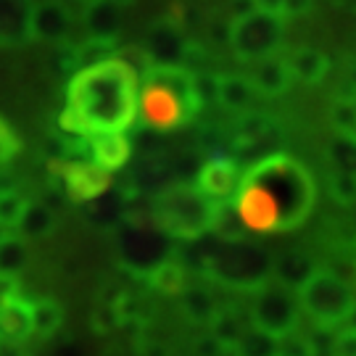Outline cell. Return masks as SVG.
<instances>
[{
	"label": "cell",
	"instance_id": "1",
	"mask_svg": "<svg viewBox=\"0 0 356 356\" xmlns=\"http://www.w3.org/2000/svg\"><path fill=\"white\" fill-rule=\"evenodd\" d=\"M138 74L116 56L79 69L66 90L58 127L72 138L124 132L138 116Z\"/></svg>",
	"mask_w": 356,
	"mask_h": 356
},
{
	"label": "cell",
	"instance_id": "2",
	"mask_svg": "<svg viewBox=\"0 0 356 356\" xmlns=\"http://www.w3.org/2000/svg\"><path fill=\"white\" fill-rule=\"evenodd\" d=\"M245 182H254L261 191H267L272 204L277 209V229L301 227L317 201V185L301 161H296L285 153H272L259 159L254 166L243 172Z\"/></svg>",
	"mask_w": 356,
	"mask_h": 356
},
{
	"label": "cell",
	"instance_id": "3",
	"mask_svg": "<svg viewBox=\"0 0 356 356\" xmlns=\"http://www.w3.org/2000/svg\"><path fill=\"white\" fill-rule=\"evenodd\" d=\"M216 204L191 182H172L151 198V222L175 241H198L211 229Z\"/></svg>",
	"mask_w": 356,
	"mask_h": 356
},
{
	"label": "cell",
	"instance_id": "4",
	"mask_svg": "<svg viewBox=\"0 0 356 356\" xmlns=\"http://www.w3.org/2000/svg\"><path fill=\"white\" fill-rule=\"evenodd\" d=\"M204 275L216 285L235 291H259L272 280V254L259 243H219L201 259Z\"/></svg>",
	"mask_w": 356,
	"mask_h": 356
},
{
	"label": "cell",
	"instance_id": "5",
	"mask_svg": "<svg viewBox=\"0 0 356 356\" xmlns=\"http://www.w3.org/2000/svg\"><path fill=\"white\" fill-rule=\"evenodd\" d=\"M298 306L317 327L335 330L354 314V288L335 277L327 269H314V275L298 288Z\"/></svg>",
	"mask_w": 356,
	"mask_h": 356
},
{
	"label": "cell",
	"instance_id": "6",
	"mask_svg": "<svg viewBox=\"0 0 356 356\" xmlns=\"http://www.w3.org/2000/svg\"><path fill=\"white\" fill-rule=\"evenodd\" d=\"M227 42L238 61L254 64V61L269 58L282 45V19L248 8L232 19L227 29Z\"/></svg>",
	"mask_w": 356,
	"mask_h": 356
},
{
	"label": "cell",
	"instance_id": "7",
	"mask_svg": "<svg viewBox=\"0 0 356 356\" xmlns=\"http://www.w3.org/2000/svg\"><path fill=\"white\" fill-rule=\"evenodd\" d=\"M116 251H119L122 267L132 272L135 277H143V280L156 264H161L172 254L164 232L153 222H143V219L140 222L122 219V227L116 235Z\"/></svg>",
	"mask_w": 356,
	"mask_h": 356
},
{
	"label": "cell",
	"instance_id": "8",
	"mask_svg": "<svg viewBox=\"0 0 356 356\" xmlns=\"http://www.w3.org/2000/svg\"><path fill=\"white\" fill-rule=\"evenodd\" d=\"M251 327L280 341L298 327V298L296 293L269 280L254 291L251 301Z\"/></svg>",
	"mask_w": 356,
	"mask_h": 356
},
{
	"label": "cell",
	"instance_id": "9",
	"mask_svg": "<svg viewBox=\"0 0 356 356\" xmlns=\"http://www.w3.org/2000/svg\"><path fill=\"white\" fill-rule=\"evenodd\" d=\"M51 172L64 177L66 198L72 204H88V201L103 198L114 188L111 172H106L92 161H61V159H56L51 164Z\"/></svg>",
	"mask_w": 356,
	"mask_h": 356
},
{
	"label": "cell",
	"instance_id": "10",
	"mask_svg": "<svg viewBox=\"0 0 356 356\" xmlns=\"http://www.w3.org/2000/svg\"><path fill=\"white\" fill-rule=\"evenodd\" d=\"M138 111L143 124L153 132H169L188 122L182 103L156 82H143V90H138Z\"/></svg>",
	"mask_w": 356,
	"mask_h": 356
},
{
	"label": "cell",
	"instance_id": "11",
	"mask_svg": "<svg viewBox=\"0 0 356 356\" xmlns=\"http://www.w3.org/2000/svg\"><path fill=\"white\" fill-rule=\"evenodd\" d=\"M243 169L235 159H211L204 161L195 175V191L211 204H229L241 188Z\"/></svg>",
	"mask_w": 356,
	"mask_h": 356
},
{
	"label": "cell",
	"instance_id": "12",
	"mask_svg": "<svg viewBox=\"0 0 356 356\" xmlns=\"http://www.w3.org/2000/svg\"><path fill=\"white\" fill-rule=\"evenodd\" d=\"M32 335V301L19 293L16 282L0 293V341L24 343Z\"/></svg>",
	"mask_w": 356,
	"mask_h": 356
},
{
	"label": "cell",
	"instance_id": "13",
	"mask_svg": "<svg viewBox=\"0 0 356 356\" xmlns=\"http://www.w3.org/2000/svg\"><path fill=\"white\" fill-rule=\"evenodd\" d=\"M191 48V40L182 35V29L169 22L151 26L143 51L148 53L151 66H185V56Z\"/></svg>",
	"mask_w": 356,
	"mask_h": 356
},
{
	"label": "cell",
	"instance_id": "14",
	"mask_svg": "<svg viewBox=\"0 0 356 356\" xmlns=\"http://www.w3.org/2000/svg\"><path fill=\"white\" fill-rule=\"evenodd\" d=\"M72 32V13L58 0H45L32 6L29 13V38L42 42H64Z\"/></svg>",
	"mask_w": 356,
	"mask_h": 356
},
{
	"label": "cell",
	"instance_id": "15",
	"mask_svg": "<svg viewBox=\"0 0 356 356\" xmlns=\"http://www.w3.org/2000/svg\"><path fill=\"white\" fill-rule=\"evenodd\" d=\"M90 140V161L98 164L106 172L124 169L132 156V140L124 132H106V135H92Z\"/></svg>",
	"mask_w": 356,
	"mask_h": 356
},
{
	"label": "cell",
	"instance_id": "16",
	"mask_svg": "<svg viewBox=\"0 0 356 356\" xmlns=\"http://www.w3.org/2000/svg\"><path fill=\"white\" fill-rule=\"evenodd\" d=\"M245 79H248V85L254 88V92L267 95V98L282 95L293 82L285 58H272V56H269V58H261V61H254V66H251V72H248Z\"/></svg>",
	"mask_w": 356,
	"mask_h": 356
},
{
	"label": "cell",
	"instance_id": "17",
	"mask_svg": "<svg viewBox=\"0 0 356 356\" xmlns=\"http://www.w3.org/2000/svg\"><path fill=\"white\" fill-rule=\"evenodd\" d=\"M85 32L92 40H116L122 32V8L111 0H85Z\"/></svg>",
	"mask_w": 356,
	"mask_h": 356
},
{
	"label": "cell",
	"instance_id": "18",
	"mask_svg": "<svg viewBox=\"0 0 356 356\" xmlns=\"http://www.w3.org/2000/svg\"><path fill=\"white\" fill-rule=\"evenodd\" d=\"M32 0H0V45H22L29 40Z\"/></svg>",
	"mask_w": 356,
	"mask_h": 356
},
{
	"label": "cell",
	"instance_id": "19",
	"mask_svg": "<svg viewBox=\"0 0 356 356\" xmlns=\"http://www.w3.org/2000/svg\"><path fill=\"white\" fill-rule=\"evenodd\" d=\"M285 64H288L293 79H298L304 85H319L330 69V58L319 48H296L293 53H288Z\"/></svg>",
	"mask_w": 356,
	"mask_h": 356
},
{
	"label": "cell",
	"instance_id": "20",
	"mask_svg": "<svg viewBox=\"0 0 356 356\" xmlns=\"http://www.w3.org/2000/svg\"><path fill=\"white\" fill-rule=\"evenodd\" d=\"M314 261L304 254H282L272 259V280L280 282L288 291H298L312 275H314Z\"/></svg>",
	"mask_w": 356,
	"mask_h": 356
},
{
	"label": "cell",
	"instance_id": "21",
	"mask_svg": "<svg viewBox=\"0 0 356 356\" xmlns=\"http://www.w3.org/2000/svg\"><path fill=\"white\" fill-rule=\"evenodd\" d=\"M214 101L227 111H245L254 101V88L241 74H216Z\"/></svg>",
	"mask_w": 356,
	"mask_h": 356
},
{
	"label": "cell",
	"instance_id": "22",
	"mask_svg": "<svg viewBox=\"0 0 356 356\" xmlns=\"http://www.w3.org/2000/svg\"><path fill=\"white\" fill-rule=\"evenodd\" d=\"M179 304H182V314L191 319L193 325H211V319L219 312L214 293L204 285H188L179 293Z\"/></svg>",
	"mask_w": 356,
	"mask_h": 356
},
{
	"label": "cell",
	"instance_id": "23",
	"mask_svg": "<svg viewBox=\"0 0 356 356\" xmlns=\"http://www.w3.org/2000/svg\"><path fill=\"white\" fill-rule=\"evenodd\" d=\"M145 282L156 293H161V296H179L188 288V272H185V267L179 264L177 259L169 256V259H164L161 264H156L145 275Z\"/></svg>",
	"mask_w": 356,
	"mask_h": 356
},
{
	"label": "cell",
	"instance_id": "24",
	"mask_svg": "<svg viewBox=\"0 0 356 356\" xmlns=\"http://www.w3.org/2000/svg\"><path fill=\"white\" fill-rule=\"evenodd\" d=\"M19 238L24 241H40L56 232V214L45 204H26L22 222L16 225Z\"/></svg>",
	"mask_w": 356,
	"mask_h": 356
},
{
	"label": "cell",
	"instance_id": "25",
	"mask_svg": "<svg viewBox=\"0 0 356 356\" xmlns=\"http://www.w3.org/2000/svg\"><path fill=\"white\" fill-rule=\"evenodd\" d=\"M26 241L16 232L0 241V282H16L19 272L26 267Z\"/></svg>",
	"mask_w": 356,
	"mask_h": 356
},
{
	"label": "cell",
	"instance_id": "26",
	"mask_svg": "<svg viewBox=\"0 0 356 356\" xmlns=\"http://www.w3.org/2000/svg\"><path fill=\"white\" fill-rule=\"evenodd\" d=\"M64 325V309L53 298H40L32 301V335L38 332L40 338H51L61 330Z\"/></svg>",
	"mask_w": 356,
	"mask_h": 356
},
{
	"label": "cell",
	"instance_id": "27",
	"mask_svg": "<svg viewBox=\"0 0 356 356\" xmlns=\"http://www.w3.org/2000/svg\"><path fill=\"white\" fill-rule=\"evenodd\" d=\"M211 235H214V241L219 243H243L248 241V229L243 227V222L238 219L235 214V209H229L227 204H216V211H214V222H211V229H209Z\"/></svg>",
	"mask_w": 356,
	"mask_h": 356
},
{
	"label": "cell",
	"instance_id": "28",
	"mask_svg": "<svg viewBox=\"0 0 356 356\" xmlns=\"http://www.w3.org/2000/svg\"><path fill=\"white\" fill-rule=\"evenodd\" d=\"M209 327H211L209 335H211L222 348H227V351H232V346L238 343L241 335L245 332V325H243L241 317L235 314V309H219Z\"/></svg>",
	"mask_w": 356,
	"mask_h": 356
},
{
	"label": "cell",
	"instance_id": "29",
	"mask_svg": "<svg viewBox=\"0 0 356 356\" xmlns=\"http://www.w3.org/2000/svg\"><path fill=\"white\" fill-rule=\"evenodd\" d=\"M330 124L338 138L356 143V108H354V98H351V95L335 98V103H332V108H330Z\"/></svg>",
	"mask_w": 356,
	"mask_h": 356
},
{
	"label": "cell",
	"instance_id": "30",
	"mask_svg": "<svg viewBox=\"0 0 356 356\" xmlns=\"http://www.w3.org/2000/svg\"><path fill=\"white\" fill-rule=\"evenodd\" d=\"M114 45H116V40L88 38L82 45H76L74 53H72V66L79 72V69H88V66L98 64V61H103V58L114 56Z\"/></svg>",
	"mask_w": 356,
	"mask_h": 356
},
{
	"label": "cell",
	"instance_id": "31",
	"mask_svg": "<svg viewBox=\"0 0 356 356\" xmlns=\"http://www.w3.org/2000/svg\"><path fill=\"white\" fill-rule=\"evenodd\" d=\"M275 351H277V341L254 327H245L241 341L232 346V356H275Z\"/></svg>",
	"mask_w": 356,
	"mask_h": 356
},
{
	"label": "cell",
	"instance_id": "32",
	"mask_svg": "<svg viewBox=\"0 0 356 356\" xmlns=\"http://www.w3.org/2000/svg\"><path fill=\"white\" fill-rule=\"evenodd\" d=\"M26 198H22L16 191H0V225L8 229H16L22 222V214L26 209Z\"/></svg>",
	"mask_w": 356,
	"mask_h": 356
},
{
	"label": "cell",
	"instance_id": "33",
	"mask_svg": "<svg viewBox=\"0 0 356 356\" xmlns=\"http://www.w3.org/2000/svg\"><path fill=\"white\" fill-rule=\"evenodd\" d=\"M330 193L341 206H351L356 198V179L354 172H335L330 177Z\"/></svg>",
	"mask_w": 356,
	"mask_h": 356
},
{
	"label": "cell",
	"instance_id": "34",
	"mask_svg": "<svg viewBox=\"0 0 356 356\" xmlns=\"http://www.w3.org/2000/svg\"><path fill=\"white\" fill-rule=\"evenodd\" d=\"M22 151V140L11 127V122L6 116H0V164H8L16 153Z\"/></svg>",
	"mask_w": 356,
	"mask_h": 356
},
{
	"label": "cell",
	"instance_id": "35",
	"mask_svg": "<svg viewBox=\"0 0 356 356\" xmlns=\"http://www.w3.org/2000/svg\"><path fill=\"white\" fill-rule=\"evenodd\" d=\"M330 156L338 161V172H354V143L343 140L335 135V143L330 145Z\"/></svg>",
	"mask_w": 356,
	"mask_h": 356
},
{
	"label": "cell",
	"instance_id": "36",
	"mask_svg": "<svg viewBox=\"0 0 356 356\" xmlns=\"http://www.w3.org/2000/svg\"><path fill=\"white\" fill-rule=\"evenodd\" d=\"M275 356H312V351H309L306 338L291 332V335H285V338L277 341V351H275Z\"/></svg>",
	"mask_w": 356,
	"mask_h": 356
},
{
	"label": "cell",
	"instance_id": "37",
	"mask_svg": "<svg viewBox=\"0 0 356 356\" xmlns=\"http://www.w3.org/2000/svg\"><path fill=\"white\" fill-rule=\"evenodd\" d=\"M114 325H119L114 309H111V306H101V309L95 312V317H92V327H95V332H111Z\"/></svg>",
	"mask_w": 356,
	"mask_h": 356
},
{
	"label": "cell",
	"instance_id": "38",
	"mask_svg": "<svg viewBox=\"0 0 356 356\" xmlns=\"http://www.w3.org/2000/svg\"><path fill=\"white\" fill-rule=\"evenodd\" d=\"M193 351H195V356H225L227 354V348H222L211 335H206V338H201V341H195Z\"/></svg>",
	"mask_w": 356,
	"mask_h": 356
},
{
	"label": "cell",
	"instance_id": "39",
	"mask_svg": "<svg viewBox=\"0 0 356 356\" xmlns=\"http://www.w3.org/2000/svg\"><path fill=\"white\" fill-rule=\"evenodd\" d=\"M312 3L314 0H282V19L288 16H304L312 11Z\"/></svg>",
	"mask_w": 356,
	"mask_h": 356
},
{
	"label": "cell",
	"instance_id": "40",
	"mask_svg": "<svg viewBox=\"0 0 356 356\" xmlns=\"http://www.w3.org/2000/svg\"><path fill=\"white\" fill-rule=\"evenodd\" d=\"M254 8L269 16H277L282 19V0H254Z\"/></svg>",
	"mask_w": 356,
	"mask_h": 356
},
{
	"label": "cell",
	"instance_id": "41",
	"mask_svg": "<svg viewBox=\"0 0 356 356\" xmlns=\"http://www.w3.org/2000/svg\"><path fill=\"white\" fill-rule=\"evenodd\" d=\"M111 3H116L119 8H124V6H132V3H138V0H111Z\"/></svg>",
	"mask_w": 356,
	"mask_h": 356
}]
</instances>
